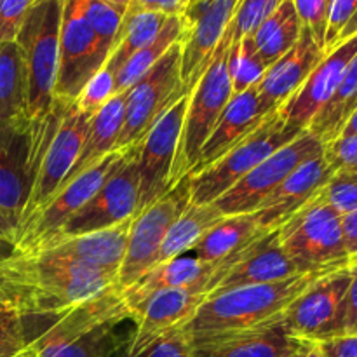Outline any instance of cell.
I'll return each instance as SVG.
<instances>
[{"label":"cell","mask_w":357,"mask_h":357,"mask_svg":"<svg viewBox=\"0 0 357 357\" xmlns=\"http://www.w3.org/2000/svg\"><path fill=\"white\" fill-rule=\"evenodd\" d=\"M349 264V261H347ZM345 265V264H344ZM342 267L303 272L284 281L241 286L206 296L195 316L183 326L190 337L251 330L281 319L282 312L328 272Z\"/></svg>","instance_id":"1"},{"label":"cell","mask_w":357,"mask_h":357,"mask_svg":"<svg viewBox=\"0 0 357 357\" xmlns=\"http://www.w3.org/2000/svg\"><path fill=\"white\" fill-rule=\"evenodd\" d=\"M131 321L121 288L72 307L31 344L33 357H114L126 347L119 328Z\"/></svg>","instance_id":"2"},{"label":"cell","mask_w":357,"mask_h":357,"mask_svg":"<svg viewBox=\"0 0 357 357\" xmlns=\"http://www.w3.org/2000/svg\"><path fill=\"white\" fill-rule=\"evenodd\" d=\"M72 103L54 101L42 119L28 115L0 122V211L14 227L20 225L28 204L42 157Z\"/></svg>","instance_id":"3"},{"label":"cell","mask_w":357,"mask_h":357,"mask_svg":"<svg viewBox=\"0 0 357 357\" xmlns=\"http://www.w3.org/2000/svg\"><path fill=\"white\" fill-rule=\"evenodd\" d=\"M65 0H33L17 31L16 44L26 73V112L42 119L54 103Z\"/></svg>","instance_id":"4"},{"label":"cell","mask_w":357,"mask_h":357,"mask_svg":"<svg viewBox=\"0 0 357 357\" xmlns=\"http://www.w3.org/2000/svg\"><path fill=\"white\" fill-rule=\"evenodd\" d=\"M232 42V23H230L225 35L220 40L218 47H216L208 70L202 73L199 82L192 87L190 94H188L183 128H181L173 176H171L173 187L181 178L192 173L206 139L209 138L220 115L223 114L229 101L232 100L234 91L229 70Z\"/></svg>","instance_id":"5"},{"label":"cell","mask_w":357,"mask_h":357,"mask_svg":"<svg viewBox=\"0 0 357 357\" xmlns=\"http://www.w3.org/2000/svg\"><path fill=\"white\" fill-rule=\"evenodd\" d=\"M23 257L40 314L51 319L107 289L119 288V272L101 271L49 250L23 251Z\"/></svg>","instance_id":"6"},{"label":"cell","mask_w":357,"mask_h":357,"mask_svg":"<svg viewBox=\"0 0 357 357\" xmlns=\"http://www.w3.org/2000/svg\"><path fill=\"white\" fill-rule=\"evenodd\" d=\"M302 132L289 126L282 119L281 112H272L250 136L237 143L222 159L201 173L190 174V202L213 204L251 169Z\"/></svg>","instance_id":"7"},{"label":"cell","mask_w":357,"mask_h":357,"mask_svg":"<svg viewBox=\"0 0 357 357\" xmlns=\"http://www.w3.org/2000/svg\"><path fill=\"white\" fill-rule=\"evenodd\" d=\"M275 230L282 250L302 272L337 267L352 260L345 253L342 215L317 195Z\"/></svg>","instance_id":"8"},{"label":"cell","mask_w":357,"mask_h":357,"mask_svg":"<svg viewBox=\"0 0 357 357\" xmlns=\"http://www.w3.org/2000/svg\"><path fill=\"white\" fill-rule=\"evenodd\" d=\"M187 93L181 79V40L126 91V117L115 150L139 145L157 121Z\"/></svg>","instance_id":"9"},{"label":"cell","mask_w":357,"mask_h":357,"mask_svg":"<svg viewBox=\"0 0 357 357\" xmlns=\"http://www.w3.org/2000/svg\"><path fill=\"white\" fill-rule=\"evenodd\" d=\"M190 204V174L167 194L132 216L124 260L119 268V288L126 289L155 265L164 237Z\"/></svg>","instance_id":"10"},{"label":"cell","mask_w":357,"mask_h":357,"mask_svg":"<svg viewBox=\"0 0 357 357\" xmlns=\"http://www.w3.org/2000/svg\"><path fill=\"white\" fill-rule=\"evenodd\" d=\"M110 54V49L101 44L84 17L77 0H65L54 101L75 103L86 84L103 68Z\"/></svg>","instance_id":"11"},{"label":"cell","mask_w":357,"mask_h":357,"mask_svg":"<svg viewBox=\"0 0 357 357\" xmlns=\"http://www.w3.org/2000/svg\"><path fill=\"white\" fill-rule=\"evenodd\" d=\"M351 264L352 260L317 279L282 312L281 323L293 337L323 342L342 335Z\"/></svg>","instance_id":"12"},{"label":"cell","mask_w":357,"mask_h":357,"mask_svg":"<svg viewBox=\"0 0 357 357\" xmlns=\"http://www.w3.org/2000/svg\"><path fill=\"white\" fill-rule=\"evenodd\" d=\"M324 152V145L310 135L303 131L293 142L272 153L268 159L258 164L251 169L241 181H237L229 192L216 199L213 204L222 211L223 216L243 215V213L257 211L258 206L303 162L321 155Z\"/></svg>","instance_id":"13"},{"label":"cell","mask_w":357,"mask_h":357,"mask_svg":"<svg viewBox=\"0 0 357 357\" xmlns=\"http://www.w3.org/2000/svg\"><path fill=\"white\" fill-rule=\"evenodd\" d=\"M139 145L128 146V153H126V159L121 164V167L59 229V232L54 237L82 236V234L110 229V227L132 218L138 213Z\"/></svg>","instance_id":"14"},{"label":"cell","mask_w":357,"mask_h":357,"mask_svg":"<svg viewBox=\"0 0 357 357\" xmlns=\"http://www.w3.org/2000/svg\"><path fill=\"white\" fill-rule=\"evenodd\" d=\"M128 149L114 150L103 160L87 169L61 188L47 206L28 220L16 232V246L21 251H33L59 232L63 225L96 194L101 185L121 167Z\"/></svg>","instance_id":"15"},{"label":"cell","mask_w":357,"mask_h":357,"mask_svg":"<svg viewBox=\"0 0 357 357\" xmlns=\"http://www.w3.org/2000/svg\"><path fill=\"white\" fill-rule=\"evenodd\" d=\"M241 0H190L181 20V79L187 93L208 70L220 40L232 23Z\"/></svg>","instance_id":"16"},{"label":"cell","mask_w":357,"mask_h":357,"mask_svg":"<svg viewBox=\"0 0 357 357\" xmlns=\"http://www.w3.org/2000/svg\"><path fill=\"white\" fill-rule=\"evenodd\" d=\"M91 119L93 117L79 110L75 103L68 105L54 138L51 139L44 157H42L33 190H31L17 229L23 227L30 218H33L44 206H47L63 187L66 176L75 166L77 157H79L84 139L89 131Z\"/></svg>","instance_id":"17"},{"label":"cell","mask_w":357,"mask_h":357,"mask_svg":"<svg viewBox=\"0 0 357 357\" xmlns=\"http://www.w3.org/2000/svg\"><path fill=\"white\" fill-rule=\"evenodd\" d=\"M303 274L279 243L278 230H268L246 248L220 261L208 286V295L241 286L284 281Z\"/></svg>","instance_id":"18"},{"label":"cell","mask_w":357,"mask_h":357,"mask_svg":"<svg viewBox=\"0 0 357 357\" xmlns=\"http://www.w3.org/2000/svg\"><path fill=\"white\" fill-rule=\"evenodd\" d=\"M187 103L188 94H185L153 124L139 145L138 211L145 209L173 188L171 176H173Z\"/></svg>","instance_id":"19"},{"label":"cell","mask_w":357,"mask_h":357,"mask_svg":"<svg viewBox=\"0 0 357 357\" xmlns=\"http://www.w3.org/2000/svg\"><path fill=\"white\" fill-rule=\"evenodd\" d=\"M357 54V33L324 52L298 91L279 108L282 119L293 128L307 131L321 108L330 101L344 77L345 68Z\"/></svg>","instance_id":"20"},{"label":"cell","mask_w":357,"mask_h":357,"mask_svg":"<svg viewBox=\"0 0 357 357\" xmlns=\"http://www.w3.org/2000/svg\"><path fill=\"white\" fill-rule=\"evenodd\" d=\"M206 296L208 293L192 289H166L146 298L132 312L135 330L126 342L124 354H136L167 331L183 328L195 316Z\"/></svg>","instance_id":"21"},{"label":"cell","mask_w":357,"mask_h":357,"mask_svg":"<svg viewBox=\"0 0 357 357\" xmlns=\"http://www.w3.org/2000/svg\"><path fill=\"white\" fill-rule=\"evenodd\" d=\"M271 114L272 112L265 107L264 100L258 93V86L234 94L223 114L220 115L213 132L206 139L190 174H197L213 166L216 160L229 153L237 143L250 136Z\"/></svg>","instance_id":"22"},{"label":"cell","mask_w":357,"mask_h":357,"mask_svg":"<svg viewBox=\"0 0 357 357\" xmlns=\"http://www.w3.org/2000/svg\"><path fill=\"white\" fill-rule=\"evenodd\" d=\"M190 338L197 357H288L300 340L281 319L251 330Z\"/></svg>","instance_id":"23"},{"label":"cell","mask_w":357,"mask_h":357,"mask_svg":"<svg viewBox=\"0 0 357 357\" xmlns=\"http://www.w3.org/2000/svg\"><path fill=\"white\" fill-rule=\"evenodd\" d=\"M323 56V47L317 44L309 28L303 26L298 42L274 65L268 66L257 84L265 107L271 112L279 110L302 87Z\"/></svg>","instance_id":"24"},{"label":"cell","mask_w":357,"mask_h":357,"mask_svg":"<svg viewBox=\"0 0 357 357\" xmlns=\"http://www.w3.org/2000/svg\"><path fill=\"white\" fill-rule=\"evenodd\" d=\"M218 264H206L190 255H181L169 261L155 265L129 288L121 289L129 312H135L146 298L166 289H192L208 293V286Z\"/></svg>","instance_id":"25"},{"label":"cell","mask_w":357,"mask_h":357,"mask_svg":"<svg viewBox=\"0 0 357 357\" xmlns=\"http://www.w3.org/2000/svg\"><path fill=\"white\" fill-rule=\"evenodd\" d=\"M333 174L330 164L324 159V152L303 162L258 206L257 213L260 216L261 229H278L293 213L305 206Z\"/></svg>","instance_id":"26"},{"label":"cell","mask_w":357,"mask_h":357,"mask_svg":"<svg viewBox=\"0 0 357 357\" xmlns=\"http://www.w3.org/2000/svg\"><path fill=\"white\" fill-rule=\"evenodd\" d=\"M131 222L132 218H129L110 229L82 234V236L52 237L33 251L49 250L101 271L119 272L124 260ZM33 251H24V253H33Z\"/></svg>","instance_id":"27"},{"label":"cell","mask_w":357,"mask_h":357,"mask_svg":"<svg viewBox=\"0 0 357 357\" xmlns=\"http://www.w3.org/2000/svg\"><path fill=\"white\" fill-rule=\"evenodd\" d=\"M126 117V91L124 93H117L105 103L103 107L98 110V114L93 115L91 119L89 131H87L86 139L82 143L79 157H77L75 166L66 176L65 185L79 178L80 174L86 173L93 166H96L100 160H103L108 153L115 150V143H117L119 135L122 131ZM61 187V188H63ZM59 188V190H61Z\"/></svg>","instance_id":"28"},{"label":"cell","mask_w":357,"mask_h":357,"mask_svg":"<svg viewBox=\"0 0 357 357\" xmlns=\"http://www.w3.org/2000/svg\"><path fill=\"white\" fill-rule=\"evenodd\" d=\"M268 232L261 229L257 211L243 215L223 216L201 241L194 246V257L206 264H220L225 258L246 248L260 234Z\"/></svg>","instance_id":"29"},{"label":"cell","mask_w":357,"mask_h":357,"mask_svg":"<svg viewBox=\"0 0 357 357\" xmlns=\"http://www.w3.org/2000/svg\"><path fill=\"white\" fill-rule=\"evenodd\" d=\"M302 21L296 14L293 0H284L253 33L250 40L261 61L272 66L298 42Z\"/></svg>","instance_id":"30"},{"label":"cell","mask_w":357,"mask_h":357,"mask_svg":"<svg viewBox=\"0 0 357 357\" xmlns=\"http://www.w3.org/2000/svg\"><path fill=\"white\" fill-rule=\"evenodd\" d=\"M222 218V211L215 204H194V202H190L185 208V211L178 216L176 222L173 223L167 236L164 237V243L155 258V265L169 261L194 250L195 244Z\"/></svg>","instance_id":"31"},{"label":"cell","mask_w":357,"mask_h":357,"mask_svg":"<svg viewBox=\"0 0 357 357\" xmlns=\"http://www.w3.org/2000/svg\"><path fill=\"white\" fill-rule=\"evenodd\" d=\"M0 303L17 307L26 316L45 317L40 314L35 291L28 281L23 251L16 246V241L7 237H0Z\"/></svg>","instance_id":"32"},{"label":"cell","mask_w":357,"mask_h":357,"mask_svg":"<svg viewBox=\"0 0 357 357\" xmlns=\"http://www.w3.org/2000/svg\"><path fill=\"white\" fill-rule=\"evenodd\" d=\"M357 108V54L345 68L337 91L314 117L307 131L316 136L323 145L338 138L347 119Z\"/></svg>","instance_id":"33"},{"label":"cell","mask_w":357,"mask_h":357,"mask_svg":"<svg viewBox=\"0 0 357 357\" xmlns=\"http://www.w3.org/2000/svg\"><path fill=\"white\" fill-rule=\"evenodd\" d=\"M167 20L169 16L159 13H145V10L135 9L126 10L119 40L105 66L117 75L119 70L126 65L131 56H135L139 49L150 44L160 33Z\"/></svg>","instance_id":"34"},{"label":"cell","mask_w":357,"mask_h":357,"mask_svg":"<svg viewBox=\"0 0 357 357\" xmlns=\"http://www.w3.org/2000/svg\"><path fill=\"white\" fill-rule=\"evenodd\" d=\"M28 115L26 73L16 40L0 44V122Z\"/></svg>","instance_id":"35"},{"label":"cell","mask_w":357,"mask_h":357,"mask_svg":"<svg viewBox=\"0 0 357 357\" xmlns=\"http://www.w3.org/2000/svg\"><path fill=\"white\" fill-rule=\"evenodd\" d=\"M185 24L181 16H171L160 33L150 44L139 49L135 56L126 61V65L115 75V94L124 93L129 87L135 86L176 42L183 38Z\"/></svg>","instance_id":"36"},{"label":"cell","mask_w":357,"mask_h":357,"mask_svg":"<svg viewBox=\"0 0 357 357\" xmlns=\"http://www.w3.org/2000/svg\"><path fill=\"white\" fill-rule=\"evenodd\" d=\"M54 319L26 316L17 307L0 303V357H26L31 344Z\"/></svg>","instance_id":"37"},{"label":"cell","mask_w":357,"mask_h":357,"mask_svg":"<svg viewBox=\"0 0 357 357\" xmlns=\"http://www.w3.org/2000/svg\"><path fill=\"white\" fill-rule=\"evenodd\" d=\"M230 79H232L234 94H239L250 87L257 86L268 66L260 59V56L255 51L250 37H244L243 40L232 42L229 58Z\"/></svg>","instance_id":"38"},{"label":"cell","mask_w":357,"mask_h":357,"mask_svg":"<svg viewBox=\"0 0 357 357\" xmlns=\"http://www.w3.org/2000/svg\"><path fill=\"white\" fill-rule=\"evenodd\" d=\"M77 3L101 44L114 51L119 33H121L122 20L128 9L107 2V0H77Z\"/></svg>","instance_id":"39"},{"label":"cell","mask_w":357,"mask_h":357,"mask_svg":"<svg viewBox=\"0 0 357 357\" xmlns=\"http://www.w3.org/2000/svg\"><path fill=\"white\" fill-rule=\"evenodd\" d=\"M284 0H241L232 20L234 42L250 37Z\"/></svg>","instance_id":"40"},{"label":"cell","mask_w":357,"mask_h":357,"mask_svg":"<svg viewBox=\"0 0 357 357\" xmlns=\"http://www.w3.org/2000/svg\"><path fill=\"white\" fill-rule=\"evenodd\" d=\"M317 197L340 215L357 209V173H335Z\"/></svg>","instance_id":"41"},{"label":"cell","mask_w":357,"mask_h":357,"mask_svg":"<svg viewBox=\"0 0 357 357\" xmlns=\"http://www.w3.org/2000/svg\"><path fill=\"white\" fill-rule=\"evenodd\" d=\"M114 94L115 73L110 72L107 66H103V68L98 73H94L93 79L86 84L82 93L77 98L75 105L79 110H82L84 114L93 117L94 114H98V110H100L105 103H108V100H110Z\"/></svg>","instance_id":"42"},{"label":"cell","mask_w":357,"mask_h":357,"mask_svg":"<svg viewBox=\"0 0 357 357\" xmlns=\"http://www.w3.org/2000/svg\"><path fill=\"white\" fill-rule=\"evenodd\" d=\"M121 357H197V356H195V349H194V344H192L190 335H188L183 328H176V330L167 331V333H164L162 337L150 342L146 347H143L142 351L136 352V354L132 356L122 354Z\"/></svg>","instance_id":"43"},{"label":"cell","mask_w":357,"mask_h":357,"mask_svg":"<svg viewBox=\"0 0 357 357\" xmlns=\"http://www.w3.org/2000/svg\"><path fill=\"white\" fill-rule=\"evenodd\" d=\"M357 14V0H331L328 10L326 35H324V52L340 44L342 35Z\"/></svg>","instance_id":"44"},{"label":"cell","mask_w":357,"mask_h":357,"mask_svg":"<svg viewBox=\"0 0 357 357\" xmlns=\"http://www.w3.org/2000/svg\"><path fill=\"white\" fill-rule=\"evenodd\" d=\"M330 2L331 0H293V6H295L300 21H302L303 26L309 28V31L316 38L317 44L323 47V51Z\"/></svg>","instance_id":"45"},{"label":"cell","mask_w":357,"mask_h":357,"mask_svg":"<svg viewBox=\"0 0 357 357\" xmlns=\"http://www.w3.org/2000/svg\"><path fill=\"white\" fill-rule=\"evenodd\" d=\"M324 159L333 173H357V135L338 136L326 143Z\"/></svg>","instance_id":"46"},{"label":"cell","mask_w":357,"mask_h":357,"mask_svg":"<svg viewBox=\"0 0 357 357\" xmlns=\"http://www.w3.org/2000/svg\"><path fill=\"white\" fill-rule=\"evenodd\" d=\"M33 0H0V44L14 42Z\"/></svg>","instance_id":"47"},{"label":"cell","mask_w":357,"mask_h":357,"mask_svg":"<svg viewBox=\"0 0 357 357\" xmlns=\"http://www.w3.org/2000/svg\"><path fill=\"white\" fill-rule=\"evenodd\" d=\"M354 333H357V258H352L351 264V282L345 295L344 323H342V335Z\"/></svg>","instance_id":"48"},{"label":"cell","mask_w":357,"mask_h":357,"mask_svg":"<svg viewBox=\"0 0 357 357\" xmlns=\"http://www.w3.org/2000/svg\"><path fill=\"white\" fill-rule=\"evenodd\" d=\"M190 0H132L128 9L159 13L164 16H181Z\"/></svg>","instance_id":"49"},{"label":"cell","mask_w":357,"mask_h":357,"mask_svg":"<svg viewBox=\"0 0 357 357\" xmlns=\"http://www.w3.org/2000/svg\"><path fill=\"white\" fill-rule=\"evenodd\" d=\"M319 344L326 357H357V333L338 335Z\"/></svg>","instance_id":"50"},{"label":"cell","mask_w":357,"mask_h":357,"mask_svg":"<svg viewBox=\"0 0 357 357\" xmlns=\"http://www.w3.org/2000/svg\"><path fill=\"white\" fill-rule=\"evenodd\" d=\"M342 232L345 253L349 258H357V209L342 215Z\"/></svg>","instance_id":"51"},{"label":"cell","mask_w":357,"mask_h":357,"mask_svg":"<svg viewBox=\"0 0 357 357\" xmlns=\"http://www.w3.org/2000/svg\"><path fill=\"white\" fill-rule=\"evenodd\" d=\"M288 357H326L321 349L319 342L298 340L296 347L289 352Z\"/></svg>","instance_id":"52"},{"label":"cell","mask_w":357,"mask_h":357,"mask_svg":"<svg viewBox=\"0 0 357 357\" xmlns=\"http://www.w3.org/2000/svg\"><path fill=\"white\" fill-rule=\"evenodd\" d=\"M0 237L16 241V227L7 220V216L0 211Z\"/></svg>","instance_id":"53"},{"label":"cell","mask_w":357,"mask_h":357,"mask_svg":"<svg viewBox=\"0 0 357 357\" xmlns=\"http://www.w3.org/2000/svg\"><path fill=\"white\" fill-rule=\"evenodd\" d=\"M352 135H357V108L352 112L351 117L347 119V122H345V126L342 128L340 135L338 136H352Z\"/></svg>","instance_id":"54"},{"label":"cell","mask_w":357,"mask_h":357,"mask_svg":"<svg viewBox=\"0 0 357 357\" xmlns=\"http://www.w3.org/2000/svg\"><path fill=\"white\" fill-rule=\"evenodd\" d=\"M356 33H357V14H356L354 20H352V23L347 26V30L344 31V35H342V40L340 42L347 40V38H351L352 35H356Z\"/></svg>","instance_id":"55"},{"label":"cell","mask_w":357,"mask_h":357,"mask_svg":"<svg viewBox=\"0 0 357 357\" xmlns=\"http://www.w3.org/2000/svg\"><path fill=\"white\" fill-rule=\"evenodd\" d=\"M107 2H112V3H115V6H121V7H124V9H128V7L131 6L132 0H107Z\"/></svg>","instance_id":"56"},{"label":"cell","mask_w":357,"mask_h":357,"mask_svg":"<svg viewBox=\"0 0 357 357\" xmlns=\"http://www.w3.org/2000/svg\"><path fill=\"white\" fill-rule=\"evenodd\" d=\"M26 357H30V352H28V356Z\"/></svg>","instance_id":"57"},{"label":"cell","mask_w":357,"mask_h":357,"mask_svg":"<svg viewBox=\"0 0 357 357\" xmlns=\"http://www.w3.org/2000/svg\"><path fill=\"white\" fill-rule=\"evenodd\" d=\"M30 357H33V356H31V352H30Z\"/></svg>","instance_id":"58"}]
</instances>
